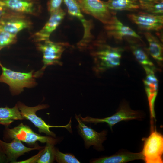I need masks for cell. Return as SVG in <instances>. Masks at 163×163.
<instances>
[{"label": "cell", "mask_w": 163, "mask_h": 163, "mask_svg": "<svg viewBox=\"0 0 163 163\" xmlns=\"http://www.w3.org/2000/svg\"><path fill=\"white\" fill-rule=\"evenodd\" d=\"M144 35L147 41L149 47L147 51L158 63H161L163 60V45L161 41L150 32L145 31Z\"/></svg>", "instance_id": "ffe728a7"}, {"label": "cell", "mask_w": 163, "mask_h": 163, "mask_svg": "<svg viewBox=\"0 0 163 163\" xmlns=\"http://www.w3.org/2000/svg\"><path fill=\"white\" fill-rule=\"evenodd\" d=\"M129 44L131 50L138 62L143 67H154V65L149 58L145 49L140 43H138L139 40L132 37H126Z\"/></svg>", "instance_id": "d6986e66"}, {"label": "cell", "mask_w": 163, "mask_h": 163, "mask_svg": "<svg viewBox=\"0 0 163 163\" xmlns=\"http://www.w3.org/2000/svg\"><path fill=\"white\" fill-rule=\"evenodd\" d=\"M108 8L111 10L136 11L140 9L138 0H108L106 1Z\"/></svg>", "instance_id": "7402d4cb"}, {"label": "cell", "mask_w": 163, "mask_h": 163, "mask_svg": "<svg viewBox=\"0 0 163 163\" xmlns=\"http://www.w3.org/2000/svg\"><path fill=\"white\" fill-rule=\"evenodd\" d=\"M139 1L145 2H160L163 0H138Z\"/></svg>", "instance_id": "4dcf8cb0"}, {"label": "cell", "mask_w": 163, "mask_h": 163, "mask_svg": "<svg viewBox=\"0 0 163 163\" xmlns=\"http://www.w3.org/2000/svg\"><path fill=\"white\" fill-rule=\"evenodd\" d=\"M55 161L59 163H79L80 162L73 155L64 153L56 148Z\"/></svg>", "instance_id": "484cf974"}, {"label": "cell", "mask_w": 163, "mask_h": 163, "mask_svg": "<svg viewBox=\"0 0 163 163\" xmlns=\"http://www.w3.org/2000/svg\"><path fill=\"white\" fill-rule=\"evenodd\" d=\"M18 107L24 119L29 120L34 126L38 128L40 133H44L48 136L56 138V135L50 128L51 127H63L70 132L71 130V119L67 125L62 126H51L47 124L42 119L36 114L37 111L47 108L49 106L46 104H39L30 107L25 105L23 103L18 101L17 104Z\"/></svg>", "instance_id": "5b68a950"}, {"label": "cell", "mask_w": 163, "mask_h": 163, "mask_svg": "<svg viewBox=\"0 0 163 163\" xmlns=\"http://www.w3.org/2000/svg\"><path fill=\"white\" fill-rule=\"evenodd\" d=\"M8 162L7 157L0 145V163Z\"/></svg>", "instance_id": "f546056e"}, {"label": "cell", "mask_w": 163, "mask_h": 163, "mask_svg": "<svg viewBox=\"0 0 163 163\" xmlns=\"http://www.w3.org/2000/svg\"><path fill=\"white\" fill-rule=\"evenodd\" d=\"M15 13H16L12 12L4 7L0 6V22L5 18Z\"/></svg>", "instance_id": "83f0119b"}, {"label": "cell", "mask_w": 163, "mask_h": 163, "mask_svg": "<svg viewBox=\"0 0 163 163\" xmlns=\"http://www.w3.org/2000/svg\"><path fill=\"white\" fill-rule=\"evenodd\" d=\"M144 145L141 152L146 163H162L163 136L156 130H152L149 136L142 139Z\"/></svg>", "instance_id": "52a82bcc"}, {"label": "cell", "mask_w": 163, "mask_h": 163, "mask_svg": "<svg viewBox=\"0 0 163 163\" xmlns=\"http://www.w3.org/2000/svg\"><path fill=\"white\" fill-rule=\"evenodd\" d=\"M79 116L81 120L86 123L95 124L100 123H107L111 130L113 126L121 121L133 119L141 120L144 117L140 111L132 110L126 103L122 104L115 113L107 117L98 118L89 116L83 117L81 115Z\"/></svg>", "instance_id": "8992f818"}, {"label": "cell", "mask_w": 163, "mask_h": 163, "mask_svg": "<svg viewBox=\"0 0 163 163\" xmlns=\"http://www.w3.org/2000/svg\"><path fill=\"white\" fill-rule=\"evenodd\" d=\"M0 145L5 154L8 162L15 163L17 158L25 153L35 150H40L44 146L35 145L33 147L24 146L20 140L14 139L10 142L3 141L0 139Z\"/></svg>", "instance_id": "5bb4252c"}, {"label": "cell", "mask_w": 163, "mask_h": 163, "mask_svg": "<svg viewBox=\"0 0 163 163\" xmlns=\"http://www.w3.org/2000/svg\"><path fill=\"white\" fill-rule=\"evenodd\" d=\"M77 1L78 0H76Z\"/></svg>", "instance_id": "1f68e13d"}, {"label": "cell", "mask_w": 163, "mask_h": 163, "mask_svg": "<svg viewBox=\"0 0 163 163\" xmlns=\"http://www.w3.org/2000/svg\"><path fill=\"white\" fill-rule=\"evenodd\" d=\"M42 42L37 44V48L43 54V65L40 70L34 72L36 77L41 75L43 71L49 66L62 65V63L60 61L62 55L69 45L67 43L55 42L50 40Z\"/></svg>", "instance_id": "277c9868"}, {"label": "cell", "mask_w": 163, "mask_h": 163, "mask_svg": "<svg viewBox=\"0 0 163 163\" xmlns=\"http://www.w3.org/2000/svg\"><path fill=\"white\" fill-rule=\"evenodd\" d=\"M14 139L32 146H34L37 141L42 143H50L55 145L60 140L59 138L38 134L34 132L29 126L22 123L11 129L5 127L3 137L4 141L9 142Z\"/></svg>", "instance_id": "7a4b0ae2"}, {"label": "cell", "mask_w": 163, "mask_h": 163, "mask_svg": "<svg viewBox=\"0 0 163 163\" xmlns=\"http://www.w3.org/2000/svg\"><path fill=\"white\" fill-rule=\"evenodd\" d=\"M94 60V70L96 73L117 67L120 63L123 49L113 47L107 44L104 40L98 39L90 47Z\"/></svg>", "instance_id": "6da1fadb"}, {"label": "cell", "mask_w": 163, "mask_h": 163, "mask_svg": "<svg viewBox=\"0 0 163 163\" xmlns=\"http://www.w3.org/2000/svg\"><path fill=\"white\" fill-rule=\"evenodd\" d=\"M104 25L108 37L117 41H121L126 37H132L142 41L141 37L130 27L124 25L116 15L109 23Z\"/></svg>", "instance_id": "4fadbf2b"}, {"label": "cell", "mask_w": 163, "mask_h": 163, "mask_svg": "<svg viewBox=\"0 0 163 163\" xmlns=\"http://www.w3.org/2000/svg\"><path fill=\"white\" fill-rule=\"evenodd\" d=\"M127 16L140 29L158 33L162 41V34L160 33H161L163 30V14H154L143 11L129 14Z\"/></svg>", "instance_id": "ba28073f"}, {"label": "cell", "mask_w": 163, "mask_h": 163, "mask_svg": "<svg viewBox=\"0 0 163 163\" xmlns=\"http://www.w3.org/2000/svg\"><path fill=\"white\" fill-rule=\"evenodd\" d=\"M0 66L2 70L0 75V82L9 85L13 95L21 93L24 88H32L36 85L33 70L28 72L14 71L4 66L0 61Z\"/></svg>", "instance_id": "3957f363"}, {"label": "cell", "mask_w": 163, "mask_h": 163, "mask_svg": "<svg viewBox=\"0 0 163 163\" xmlns=\"http://www.w3.org/2000/svg\"><path fill=\"white\" fill-rule=\"evenodd\" d=\"M17 104L12 108L0 107V124L8 127L14 121L24 120Z\"/></svg>", "instance_id": "44dd1931"}, {"label": "cell", "mask_w": 163, "mask_h": 163, "mask_svg": "<svg viewBox=\"0 0 163 163\" xmlns=\"http://www.w3.org/2000/svg\"><path fill=\"white\" fill-rule=\"evenodd\" d=\"M55 145L50 143H46L40 156L35 163H53L55 161L56 148Z\"/></svg>", "instance_id": "cb8c5ba5"}, {"label": "cell", "mask_w": 163, "mask_h": 163, "mask_svg": "<svg viewBox=\"0 0 163 163\" xmlns=\"http://www.w3.org/2000/svg\"><path fill=\"white\" fill-rule=\"evenodd\" d=\"M143 67L146 73L143 83L149 103L151 128L153 129V122L155 119V104L158 92V81L155 74L154 67Z\"/></svg>", "instance_id": "30bf717a"}, {"label": "cell", "mask_w": 163, "mask_h": 163, "mask_svg": "<svg viewBox=\"0 0 163 163\" xmlns=\"http://www.w3.org/2000/svg\"><path fill=\"white\" fill-rule=\"evenodd\" d=\"M50 14V17L44 26L33 35L34 41L39 43L49 40L51 34L60 24L66 13L60 8Z\"/></svg>", "instance_id": "9a60e30c"}, {"label": "cell", "mask_w": 163, "mask_h": 163, "mask_svg": "<svg viewBox=\"0 0 163 163\" xmlns=\"http://www.w3.org/2000/svg\"><path fill=\"white\" fill-rule=\"evenodd\" d=\"M82 11L100 21L104 25L109 23L116 12L110 10L106 2L101 0H78Z\"/></svg>", "instance_id": "9c48e42d"}, {"label": "cell", "mask_w": 163, "mask_h": 163, "mask_svg": "<svg viewBox=\"0 0 163 163\" xmlns=\"http://www.w3.org/2000/svg\"><path fill=\"white\" fill-rule=\"evenodd\" d=\"M140 9L152 14H163V0L160 2L139 1Z\"/></svg>", "instance_id": "603a6c76"}, {"label": "cell", "mask_w": 163, "mask_h": 163, "mask_svg": "<svg viewBox=\"0 0 163 163\" xmlns=\"http://www.w3.org/2000/svg\"><path fill=\"white\" fill-rule=\"evenodd\" d=\"M32 23L23 14L15 13L0 22V28L11 33L17 34L22 30L30 27Z\"/></svg>", "instance_id": "2e32d148"}, {"label": "cell", "mask_w": 163, "mask_h": 163, "mask_svg": "<svg viewBox=\"0 0 163 163\" xmlns=\"http://www.w3.org/2000/svg\"><path fill=\"white\" fill-rule=\"evenodd\" d=\"M0 6L23 14H35L37 8L34 0H0Z\"/></svg>", "instance_id": "e0dca14e"}, {"label": "cell", "mask_w": 163, "mask_h": 163, "mask_svg": "<svg viewBox=\"0 0 163 163\" xmlns=\"http://www.w3.org/2000/svg\"><path fill=\"white\" fill-rule=\"evenodd\" d=\"M17 34L11 33L0 28V50L16 43Z\"/></svg>", "instance_id": "d4e9b609"}, {"label": "cell", "mask_w": 163, "mask_h": 163, "mask_svg": "<svg viewBox=\"0 0 163 163\" xmlns=\"http://www.w3.org/2000/svg\"><path fill=\"white\" fill-rule=\"evenodd\" d=\"M43 149H40L39 152L38 154H37L35 155L32 157L30 158L27 159L26 160H24L20 161H16L15 163H35L37 160L38 159L40 156L42 151H43Z\"/></svg>", "instance_id": "f1b7e54d"}, {"label": "cell", "mask_w": 163, "mask_h": 163, "mask_svg": "<svg viewBox=\"0 0 163 163\" xmlns=\"http://www.w3.org/2000/svg\"><path fill=\"white\" fill-rule=\"evenodd\" d=\"M143 156L141 152L133 153L122 152L114 155L91 160V163H124L137 160H143Z\"/></svg>", "instance_id": "ac0fdd59"}, {"label": "cell", "mask_w": 163, "mask_h": 163, "mask_svg": "<svg viewBox=\"0 0 163 163\" xmlns=\"http://www.w3.org/2000/svg\"><path fill=\"white\" fill-rule=\"evenodd\" d=\"M63 1L67 7L69 14L78 18L82 24L84 30V35L77 46L80 49H84L89 45L93 38L91 32L92 24L91 21L87 20L84 18L79 5L76 0H63Z\"/></svg>", "instance_id": "7c38bea8"}, {"label": "cell", "mask_w": 163, "mask_h": 163, "mask_svg": "<svg viewBox=\"0 0 163 163\" xmlns=\"http://www.w3.org/2000/svg\"><path fill=\"white\" fill-rule=\"evenodd\" d=\"M63 0H50L48 3V8L50 14L61 8V5Z\"/></svg>", "instance_id": "4316f807"}, {"label": "cell", "mask_w": 163, "mask_h": 163, "mask_svg": "<svg viewBox=\"0 0 163 163\" xmlns=\"http://www.w3.org/2000/svg\"><path fill=\"white\" fill-rule=\"evenodd\" d=\"M75 118L78 124L77 127L79 134L83 138L85 148L88 149L91 146L98 151L103 150L102 143L107 139L106 130L98 132L86 126L80 119L79 115L75 114Z\"/></svg>", "instance_id": "8fae6325"}]
</instances>
